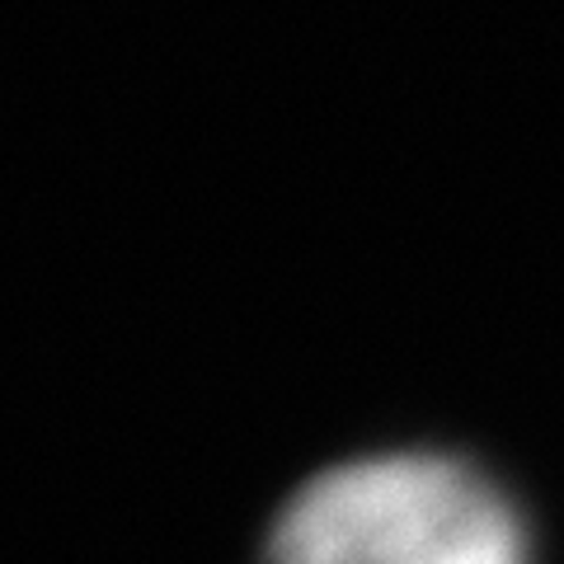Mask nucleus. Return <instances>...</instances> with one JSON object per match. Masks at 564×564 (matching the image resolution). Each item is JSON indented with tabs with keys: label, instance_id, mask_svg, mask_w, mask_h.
Masks as SVG:
<instances>
[{
	"label": "nucleus",
	"instance_id": "obj_1",
	"mask_svg": "<svg viewBox=\"0 0 564 564\" xmlns=\"http://www.w3.org/2000/svg\"><path fill=\"white\" fill-rule=\"evenodd\" d=\"M273 564H527L508 494L447 452H377L321 470L288 499Z\"/></svg>",
	"mask_w": 564,
	"mask_h": 564
}]
</instances>
